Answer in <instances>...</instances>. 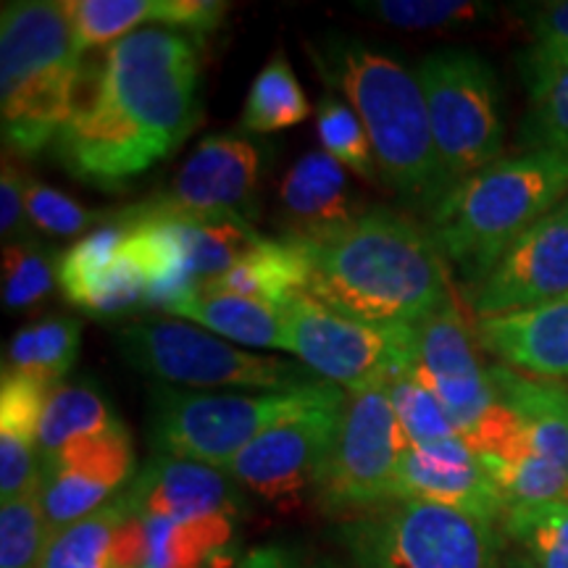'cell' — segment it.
Instances as JSON below:
<instances>
[{"instance_id":"21","label":"cell","mask_w":568,"mask_h":568,"mask_svg":"<svg viewBox=\"0 0 568 568\" xmlns=\"http://www.w3.org/2000/svg\"><path fill=\"white\" fill-rule=\"evenodd\" d=\"M479 345L506 366L539 376H568V295L514 314L477 318Z\"/></svg>"},{"instance_id":"9","label":"cell","mask_w":568,"mask_h":568,"mask_svg":"<svg viewBox=\"0 0 568 568\" xmlns=\"http://www.w3.org/2000/svg\"><path fill=\"white\" fill-rule=\"evenodd\" d=\"M113 339L122 358L140 374L201 393H205V387H247L274 393L318 379L311 368L240 351L187 322L130 324L116 329Z\"/></svg>"},{"instance_id":"1","label":"cell","mask_w":568,"mask_h":568,"mask_svg":"<svg viewBox=\"0 0 568 568\" xmlns=\"http://www.w3.org/2000/svg\"><path fill=\"white\" fill-rule=\"evenodd\" d=\"M201 38L145 27L116 40L77 95L53 148L63 169L101 190H122L169 159L195 130Z\"/></svg>"},{"instance_id":"20","label":"cell","mask_w":568,"mask_h":568,"mask_svg":"<svg viewBox=\"0 0 568 568\" xmlns=\"http://www.w3.org/2000/svg\"><path fill=\"white\" fill-rule=\"evenodd\" d=\"M74 40L84 55L90 48L113 45L140 24H163L166 30L209 34L222 24L226 3L216 0H67Z\"/></svg>"},{"instance_id":"4","label":"cell","mask_w":568,"mask_h":568,"mask_svg":"<svg viewBox=\"0 0 568 568\" xmlns=\"http://www.w3.org/2000/svg\"><path fill=\"white\" fill-rule=\"evenodd\" d=\"M568 197V155L527 151L456 184L429 216V232L468 295L503 253Z\"/></svg>"},{"instance_id":"16","label":"cell","mask_w":568,"mask_h":568,"mask_svg":"<svg viewBox=\"0 0 568 568\" xmlns=\"http://www.w3.org/2000/svg\"><path fill=\"white\" fill-rule=\"evenodd\" d=\"M258 174L261 151L255 142L230 132L209 134L182 163L166 193L145 205L182 216H243L253 203Z\"/></svg>"},{"instance_id":"12","label":"cell","mask_w":568,"mask_h":568,"mask_svg":"<svg viewBox=\"0 0 568 568\" xmlns=\"http://www.w3.org/2000/svg\"><path fill=\"white\" fill-rule=\"evenodd\" d=\"M345 400L284 418L282 424L253 439L224 471L276 508L295 506L305 489H316L318 471L337 432Z\"/></svg>"},{"instance_id":"45","label":"cell","mask_w":568,"mask_h":568,"mask_svg":"<svg viewBox=\"0 0 568 568\" xmlns=\"http://www.w3.org/2000/svg\"><path fill=\"white\" fill-rule=\"evenodd\" d=\"M500 568H537L531 560L524 556V552H518V556H508L506 560H503Z\"/></svg>"},{"instance_id":"6","label":"cell","mask_w":568,"mask_h":568,"mask_svg":"<svg viewBox=\"0 0 568 568\" xmlns=\"http://www.w3.org/2000/svg\"><path fill=\"white\" fill-rule=\"evenodd\" d=\"M326 379L274 393H195L163 385L153 389L151 439L159 456L224 468L266 429L303 410L345 400Z\"/></svg>"},{"instance_id":"34","label":"cell","mask_w":568,"mask_h":568,"mask_svg":"<svg viewBox=\"0 0 568 568\" xmlns=\"http://www.w3.org/2000/svg\"><path fill=\"white\" fill-rule=\"evenodd\" d=\"M529 109L521 122V145L527 151L568 155V67L531 84Z\"/></svg>"},{"instance_id":"29","label":"cell","mask_w":568,"mask_h":568,"mask_svg":"<svg viewBox=\"0 0 568 568\" xmlns=\"http://www.w3.org/2000/svg\"><path fill=\"white\" fill-rule=\"evenodd\" d=\"M119 418L111 416L103 395L90 385H59L48 395L40 418L38 447L42 464L53 458L63 445L84 435L111 429Z\"/></svg>"},{"instance_id":"15","label":"cell","mask_w":568,"mask_h":568,"mask_svg":"<svg viewBox=\"0 0 568 568\" xmlns=\"http://www.w3.org/2000/svg\"><path fill=\"white\" fill-rule=\"evenodd\" d=\"M568 295V197L503 253L468 295L477 318L514 314Z\"/></svg>"},{"instance_id":"38","label":"cell","mask_w":568,"mask_h":568,"mask_svg":"<svg viewBox=\"0 0 568 568\" xmlns=\"http://www.w3.org/2000/svg\"><path fill=\"white\" fill-rule=\"evenodd\" d=\"M531 45L518 55V71L527 88L568 67V0L542 3L529 11Z\"/></svg>"},{"instance_id":"11","label":"cell","mask_w":568,"mask_h":568,"mask_svg":"<svg viewBox=\"0 0 568 568\" xmlns=\"http://www.w3.org/2000/svg\"><path fill=\"white\" fill-rule=\"evenodd\" d=\"M284 308V347L314 374L347 393L368 385L389 387L416 364V329H382L326 308L308 293Z\"/></svg>"},{"instance_id":"7","label":"cell","mask_w":568,"mask_h":568,"mask_svg":"<svg viewBox=\"0 0 568 568\" xmlns=\"http://www.w3.org/2000/svg\"><path fill=\"white\" fill-rule=\"evenodd\" d=\"M355 568H497L495 524L426 500H389L339 527Z\"/></svg>"},{"instance_id":"31","label":"cell","mask_w":568,"mask_h":568,"mask_svg":"<svg viewBox=\"0 0 568 568\" xmlns=\"http://www.w3.org/2000/svg\"><path fill=\"white\" fill-rule=\"evenodd\" d=\"M503 527L537 568H568V500L510 506Z\"/></svg>"},{"instance_id":"36","label":"cell","mask_w":568,"mask_h":568,"mask_svg":"<svg viewBox=\"0 0 568 568\" xmlns=\"http://www.w3.org/2000/svg\"><path fill=\"white\" fill-rule=\"evenodd\" d=\"M48 537L40 493L0 506V568H40Z\"/></svg>"},{"instance_id":"17","label":"cell","mask_w":568,"mask_h":568,"mask_svg":"<svg viewBox=\"0 0 568 568\" xmlns=\"http://www.w3.org/2000/svg\"><path fill=\"white\" fill-rule=\"evenodd\" d=\"M395 500H426L464 514L503 521L508 503L489 468L464 437L410 445L397 468Z\"/></svg>"},{"instance_id":"26","label":"cell","mask_w":568,"mask_h":568,"mask_svg":"<svg viewBox=\"0 0 568 568\" xmlns=\"http://www.w3.org/2000/svg\"><path fill=\"white\" fill-rule=\"evenodd\" d=\"M82 326L74 318H48L24 326L9 343V372L32 376L45 387L55 389L80 358Z\"/></svg>"},{"instance_id":"23","label":"cell","mask_w":568,"mask_h":568,"mask_svg":"<svg viewBox=\"0 0 568 568\" xmlns=\"http://www.w3.org/2000/svg\"><path fill=\"white\" fill-rule=\"evenodd\" d=\"M495 395L527 424L531 450L568 468V389L552 379H531L510 366H489Z\"/></svg>"},{"instance_id":"33","label":"cell","mask_w":568,"mask_h":568,"mask_svg":"<svg viewBox=\"0 0 568 568\" xmlns=\"http://www.w3.org/2000/svg\"><path fill=\"white\" fill-rule=\"evenodd\" d=\"M316 132L318 140H322L324 153H329L339 166L351 169L361 180L376 182L379 169H376L366 126L361 124L358 113L339 101L337 95H332V92H326L322 101H318Z\"/></svg>"},{"instance_id":"18","label":"cell","mask_w":568,"mask_h":568,"mask_svg":"<svg viewBox=\"0 0 568 568\" xmlns=\"http://www.w3.org/2000/svg\"><path fill=\"white\" fill-rule=\"evenodd\" d=\"M126 497L140 518L195 521L211 516L234 518L240 514V495L230 474L169 456L148 460L126 489Z\"/></svg>"},{"instance_id":"44","label":"cell","mask_w":568,"mask_h":568,"mask_svg":"<svg viewBox=\"0 0 568 568\" xmlns=\"http://www.w3.org/2000/svg\"><path fill=\"white\" fill-rule=\"evenodd\" d=\"M234 568H332L322 560L303 556L280 545H266V548H255L247 552L243 560H237Z\"/></svg>"},{"instance_id":"24","label":"cell","mask_w":568,"mask_h":568,"mask_svg":"<svg viewBox=\"0 0 568 568\" xmlns=\"http://www.w3.org/2000/svg\"><path fill=\"white\" fill-rule=\"evenodd\" d=\"M151 216L169 219L180 237L184 258L197 284L219 280L232 272L255 245L264 243V234L253 230L245 216H182V213H155L140 203Z\"/></svg>"},{"instance_id":"13","label":"cell","mask_w":568,"mask_h":568,"mask_svg":"<svg viewBox=\"0 0 568 568\" xmlns=\"http://www.w3.org/2000/svg\"><path fill=\"white\" fill-rule=\"evenodd\" d=\"M477 324L453 295L443 308L416 326L414 374L443 403L464 437L497 403L489 366L477 353Z\"/></svg>"},{"instance_id":"32","label":"cell","mask_w":568,"mask_h":568,"mask_svg":"<svg viewBox=\"0 0 568 568\" xmlns=\"http://www.w3.org/2000/svg\"><path fill=\"white\" fill-rule=\"evenodd\" d=\"M126 234H130V226L124 219L119 213H109V222L69 247L59 261V284L71 303L80 305L98 276L119 258Z\"/></svg>"},{"instance_id":"39","label":"cell","mask_w":568,"mask_h":568,"mask_svg":"<svg viewBox=\"0 0 568 568\" xmlns=\"http://www.w3.org/2000/svg\"><path fill=\"white\" fill-rule=\"evenodd\" d=\"M368 17L400 30H439L487 17V6L471 0H368L355 3Z\"/></svg>"},{"instance_id":"27","label":"cell","mask_w":568,"mask_h":568,"mask_svg":"<svg viewBox=\"0 0 568 568\" xmlns=\"http://www.w3.org/2000/svg\"><path fill=\"white\" fill-rule=\"evenodd\" d=\"M132 514L126 493L113 497L101 510L48 537L40 568H111L113 537Z\"/></svg>"},{"instance_id":"22","label":"cell","mask_w":568,"mask_h":568,"mask_svg":"<svg viewBox=\"0 0 568 568\" xmlns=\"http://www.w3.org/2000/svg\"><path fill=\"white\" fill-rule=\"evenodd\" d=\"M311 258L308 251L293 240H264L240 261L232 272L219 280L197 284L201 295H237L251 301L284 305L290 297L308 290Z\"/></svg>"},{"instance_id":"10","label":"cell","mask_w":568,"mask_h":568,"mask_svg":"<svg viewBox=\"0 0 568 568\" xmlns=\"http://www.w3.org/2000/svg\"><path fill=\"white\" fill-rule=\"evenodd\" d=\"M408 447L385 385L347 393L316 479L322 508L332 514H361L395 500L397 468Z\"/></svg>"},{"instance_id":"41","label":"cell","mask_w":568,"mask_h":568,"mask_svg":"<svg viewBox=\"0 0 568 568\" xmlns=\"http://www.w3.org/2000/svg\"><path fill=\"white\" fill-rule=\"evenodd\" d=\"M27 219L53 237H74L95 224H105V213L84 209L74 197H69L61 190L48 187L38 180L27 182Z\"/></svg>"},{"instance_id":"8","label":"cell","mask_w":568,"mask_h":568,"mask_svg":"<svg viewBox=\"0 0 568 568\" xmlns=\"http://www.w3.org/2000/svg\"><path fill=\"white\" fill-rule=\"evenodd\" d=\"M416 77L447 182L456 187L500 161L506 126L495 71L485 55L443 48L418 63Z\"/></svg>"},{"instance_id":"28","label":"cell","mask_w":568,"mask_h":568,"mask_svg":"<svg viewBox=\"0 0 568 568\" xmlns=\"http://www.w3.org/2000/svg\"><path fill=\"white\" fill-rule=\"evenodd\" d=\"M148 568H203L230 542L232 518L211 516L195 521L145 518Z\"/></svg>"},{"instance_id":"19","label":"cell","mask_w":568,"mask_h":568,"mask_svg":"<svg viewBox=\"0 0 568 568\" xmlns=\"http://www.w3.org/2000/svg\"><path fill=\"white\" fill-rule=\"evenodd\" d=\"M284 237L318 243L343 232L366 209L347 182L345 166L324 151H311L293 163L280 187Z\"/></svg>"},{"instance_id":"2","label":"cell","mask_w":568,"mask_h":568,"mask_svg":"<svg viewBox=\"0 0 568 568\" xmlns=\"http://www.w3.org/2000/svg\"><path fill=\"white\" fill-rule=\"evenodd\" d=\"M303 247L305 293L361 324L416 329L456 295L432 232L395 211L366 209L343 232Z\"/></svg>"},{"instance_id":"43","label":"cell","mask_w":568,"mask_h":568,"mask_svg":"<svg viewBox=\"0 0 568 568\" xmlns=\"http://www.w3.org/2000/svg\"><path fill=\"white\" fill-rule=\"evenodd\" d=\"M27 176L11 159L3 161V176H0V234L6 245L27 230Z\"/></svg>"},{"instance_id":"40","label":"cell","mask_w":568,"mask_h":568,"mask_svg":"<svg viewBox=\"0 0 568 568\" xmlns=\"http://www.w3.org/2000/svg\"><path fill=\"white\" fill-rule=\"evenodd\" d=\"M142 305H148V276L138 261L122 247L119 258L98 276L77 308L88 311L92 316L113 318L142 308Z\"/></svg>"},{"instance_id":"5","label":"cell","mask_w":568,"mask_h":568,"mask_svg":"<svg viewBox=\"0 0 568 568\" xmlns=\"http://www.w3.org/2000/svg\"><path fill=\"white\" fill-rule=\"evenodd\" d=\"M82 82L67 0H13L0 13V124L19 155L53 145Z\"/></svg>"},{"instance_id":"35","label":"cell","mask_w":568,"mask_h":568,"mask_svg":"<svg viewBox=\"0 0 568 568\" xmlns=\"http://www.w3.org/2000/svg\"><path fill=\"white\" fill-rule=\"evenodd\" d=\"M389 403H393L397 422H400L403 435L410 445H429L439 439L458 437L456 424L447 416V410L439 397L424 385L410 368L400 379H395L387 387Z\"/></svg>"},{"instance_id":"37","label":"cell","mask_w":568,"mask_h":568,"mask_svg":"<svg viewBox=\"0 0 568 568\" xmlns=\"http://www.w3.org/2000/svg\"><path fill=\"white\" fill-rule=\"evenodd\" d=\"M59 282L53 255L32 243L3 247V303L9 311L30 308L45 301Z\"/></svg>"},{"instance_id":"3","label":"cell","mask_w":568,"mask_h":568,"mask_svg":"<svg viewBox=\"0 0 568 568\" xmlns=\"http://www.w3.org/2000/svg\"><path fill=\"white\" fill-rule=\"evenodd\" d=\"M314 59L324 80L343 92L366 126L379 180L432 216L453 184L437 155L418 77L358 40H326Z\"/></svg>"},{"instance_id":"25","label":"cell","mask_w":568,"mask_h":568,"mask_svg":"<svg viewBox=\"0 0 568 568\" xmlns=\"http://www.w3.org/2000/svg\"><path fill=\"white\" fill-rule=\"evenodd\" d=\"M184 322H195L213 335L247 347H284V308L237 295L190 293L166 311Z\"/></svg>"},{"instance_id":"42","label":"cell","mask_w":568,"mask_h":568,"mask_svg":"<svg viewBox=\"0 0 568 568\" xmlns=\"http://www.w3.org/2000/svg\"><path fill=\"white\" fill-rule=\"evenodd\" d=\"M48 395H51V387L6 368L3 387H0V432L38 437Z\"/></svg>"},{"instance_id":"14","label":"cell","mask_w":568,"mask_h":568,"mask_svg":"<svg viewBox=\"0 0 568 568\" xmlns=\"http://www.w3.org/2000/svg\"><path fill=\"white\" fill-rule=\"evenodd\" d=\"M132 471V437L122 422L63 445L45 460V477L40 485L48 535L101 510L130 481Z\"/></svg>"},{"instance_id":"30","label":"cell","mask_w":568,"mask_h":568,"mask_svg":"<svg viewBox=\"0 0 568 568\" xmlns=\"http://www.w3.org/2000/svg\"><path fill=\"white\" fill-rule=\"evenodd\" d=\"M308 98L297 82L293 63L284 53H276L264 69L258 71L247 92L243 109V124L247 132L268 134L287 130L308 119Z\"/></svg>"}]
</instances>
